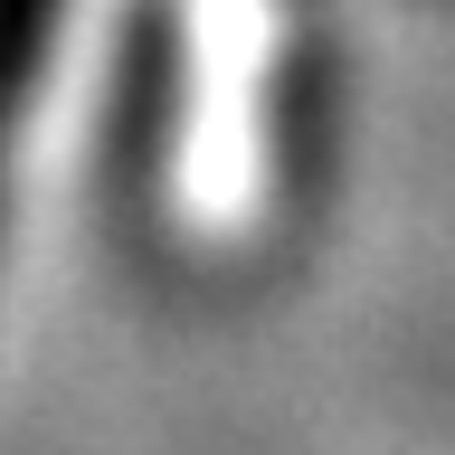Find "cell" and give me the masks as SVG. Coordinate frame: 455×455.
Returning a JSON list of instances; mask_svg holds the SVG:
<instances>
[{"mask_svg":"<svg viewBox=\"0 0 455 455\" xmlns=\"http://www.w3.org/2000/svg\"><path fill=\"white\" fill-rule=\"evenodd\" d=\"M57 10L67 0H0V180H10V142H20L28 105H38V76H48Z\"/></svg>","mask_w":455,"mask_h":455,"instance_id":"cell-1","label":"cell"}]
</instances>
